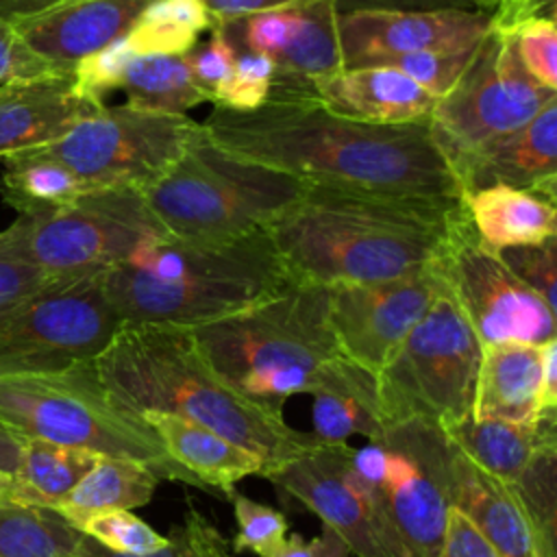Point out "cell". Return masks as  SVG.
Returning a JSON list of instances; mask_svg holds the SVG:
<instances>
[{
  "mask_svg": "<svg viewBox=\"0 0 557 557\" xmlns=\"http://www.w3.org/2000/svg\"><path fill=\"white\" fill-rule=\"evenodd\" d=\"M237 531L233 548L237 553L250 550L259 557H268L287 537V518L283 511L259 503L246 494H231Z\"/></svg>",
  "mask_w": 557,
  "mask_h": 557,
  "instance_id": "cell-36",
  "label": "cell"
},
{
  "mask_svg": "<svg viewBox=\"0 0 557 557\" xmlns=\"http://www.w3.org/2000/svg\"><path fill=\"white\" fill-rule=\"evenodd\" d=\"M542 346L522 342L483 346L470 416L507 422L535 420L542 413Z\"/></svg>",
  "mask_w": 557,
  "mask_h": 557,
  "instance_id": "cell-25",
  "label": "cell"
},
{
  "mask_svg": "<svg viewBox=\"0 0 557 557\" xmlns=\"http://www.w3.org/2000/svg\"><path fill=\"white\" fill-rule=\"evenodd\" d=\"M461 198L468 191L509 185L557 200V100L527 124L474 154L457 174Z\"/></svg>",
  "mask_w": 557,
  "mask_h": 557,
  "instance_id": "cell-21",
  "label": "cell"
},
{
  "mask_svg": "<svg viewBox=\"0 0 557 557\" xmlns=\"http://www.w3.org/2000/svg\"><path fill=\"white\" fill-rule=\"evenodd\" d=\"M268 557H352L350 550L329 531L318 537L305 540L302 535L294 533L285 537L276 550Z\"/></svg>",
  "mask_w": 557,
  "mask_h": 557,
  "instance_id": "cell-50",
  "label": "cell"
},
{
  "mask_svg": "<svg viewBox=\"0 0 557 557\" xmlns=\"http://www.w3.org/2000/svg\"><path fill=\"white\" fill-rule=\"evenodd\" d=\"M485 11H352L337 13L342 67L389 65L420 50L472 48L490 28Z\"/></svg>",
  "mask_w": 557,
  "mask_h": 557,
  "instance_id": "cell-18",
  "label": "cell"
},
{
  "mask_svg": "<svg viewBox=\"0 0 557 557\" xmlns=\"http://www.w3.org/2000/svg\"><path fill=\"white\" fill-rule=\"evenodd\" d=\"M274 81V65L261 52H237L233 70L218 89L213 104L233 111H250L265 102Z\"/></svg>",
  "mask_w": 557,
  "mask_h": 557,
  "instance_id": "cell-39",
  "label": "cell"
},
{
  "mask_svg": "<svg viewBox=\"0 0 557 557\" xmlns=\"http://www.w3.org/2000/svg\"><path fill=\"white\" fill-rule=\"evenodd\" d=\"M48 72H61L50 67L41 57H37L15 26L0 15V85L15 78H33Z\"/></svg>",
  "mask_w": 557,
  "mask_h": 557,
  "instance_id": "cell-45",
  "label": "cell"
},
{
  "mask_svg": "<svg viewBox=\"0 0 557 557\" xmlns=\"http://www.w3.org/2000/svg\"><path fill=\"white\" fill-rule=\"evenodd\" d=\"M348 442L318 444L263 476L313 511L352 557H400L385 542L352 476Z\"/></svg>",
  "mask_w": 557,
  "mask_h": 557,
  "instance_id": "cell-17",
  "label": "cell"
},
{
  "mask_svg": "<svg viewBox=\"0 0 557 557\" xmlns=\"http://www.w3.org/2000/svg\"><path fill=\"white\" fill-rule=\"evenodd\" d=\"M0 503H15V481L0 472Z\"/></svg>",
  "mask_w": 557,
  "mask_h": 557,
  "instance_id": "cell-56",
  "label": "cell"
},
{
  "mask_svg": "<svg viewBox=\"0 0 557 557\" xmlns=\"http://www.w3.org/2000/svg\"><path fill=\"white\" fill-rule=\"evenodd\" d=\"M24 440L26 437H22L20 433H15L13 429L0 422V472L2 474H9V476L15 474L20 466Z\"/></svg>",
  "mask_w": 557,
  "mask_h": 557,
  "instance_id": "cell-54",
  "label": "cell"
},
{
  "mask_svg": "<svg viewBox=\"0 0 557 557\" xmlns=\"http://www.w3.org/2000/svg\"><path fill=\"white\" fill-rule=\"evenodd\" d=\"M333 0H305L285 9L220 24L235 52H261L274 65L268 96H311V85L342 70Z\"/></svg>",
  "mask_w": 557,
  "mask_h": 557,
  "instance_id": "cell-16",
  "label": "cell"
},
{
  "mask_svg": "<svg viewBox=\"0 0 557 557\" xmlns=\"http://www.w3.org/2000/svg\"><path fill=\"white\" fill-rule=\"evenodd\" d=\"M505 485L527 516L537 557H557V446L544 448Z\"/></svg>",
  "mask_w": 557,
  "mask_h": 557,
  "instance_id": "cell-34",
  "label": "cell"
},
{
  "mask_svg": "<svg viewBox=\"0 0 557 557\" xmlns=\"http://www.w3.org/2000/svg\"><path fill=\"white\" fill-rule=\"evenodd\" d=\"M152 0H63L15 22L26 46L50 67L72 72L78 61L124 37Z\"/></svg>",
  "mask_w": 557,
  "mask_h": 557,
  "instance_id": "cell-20",
  "label": "cell"
},
{
  "mask_svg": "<svg viewBox=\"0 0 557 557\" xmlns=\"http://www.w3.org/2000/svg\"><path fill=\"white\" fill-rule=\"evenodd\" d=\"M535 15L555 17V0H498L490 24L500 30H509L520 20Z\"/></svg>",
  "mask_w": 557,
  "mask_h": 557,
  "instance_id": "cell-52",
  "label": "cell"
},
{
  "mask_svg": "<svg viewBox=\"0 0 557 557\" xmlns=\"http://www.w3.org/2000/svg\"><path fill=\"white\" fill-rule=\"evenodd\" d=\"M198 128L200 122L189 115L102 104L61 139L37 150L70 170L87 191H141L181 157Z\"/></svg>",
  "mask_w": 557,
  "mask_h": 557,
  "instance_id": "cell-12",
  "label": "cell"
},
{
  "mask_svg": "<svg viewBox=\"0 0 557 557\" xmlns=\"http://www.w3.org/2000/svg\"><path fill=\"white\" fill-rule=\"evenodd\" d=\"M498 0H333L335 13L352 11H485Z\"/></svg>",
  "mask_w": 557,
  "mask_h": 557,
  "instance_id": "cell-46",
  "label": "cell"
},
{
  "mask_svg": "<svg viewBox=\"0 0 557 557\" xmlns=\"http://www.w3.org/2000/svg\"><path fill=\"white\" fill-rule=\"evenodd\" d=\"M78 531L100 546L122 555H148L165 546V535L131 511H109L89 518Z\"/></svg>",
  "mask_w": 557,
  "mask_h": 557,
  "instance_id": "cell-38",
  "label": "cell"
},
{
  "mask_svg": "<svg viewBox=\"0 0 557 557\" xmlns=\"http://www.w3.org/2000/svg\"><path fill=\"white\" fill-rule=\"evenodd\" d=\"M481 352L479 337L442 283L422 318L376 374L383 426L409 420L446 426L470 416Z\"/></svg>",
  "mask_w": 557,
  "mask_h": 557,
  "instance_id": "cell-9",
  "label": "cell"
},
{
  "mask_svg": "<svg viewBox=\"0 0 557 557\" xmlns=\"http://www.w3.org/2000/svg\"><path fill=\"white\" fill-rule=\"evenodd\" d=\"M476 46L455 50H420L392 61L389 65L407 74L433 98H442L463 74Z\"/></svg>",
  "mask_w": 557,
  "mask_h": 557,
  "instance_id": "cell-40",
  "label": "cell"
},
{
  "mask_svg": "<svg viewBox=\"0 0 557 557\" xmlns=\"http://www.w3.org/2000/svg\"><path fill=\"white\" fill-rule=\"evenodd\" d=\"M189 333L231 387L278 407L294 394H313L342 357L329 320V287L302 281Z\"/></svg>",
  "mask_w": 557,
  "mask_h": 557,
  "instance_id": "cell-5",
  "label": "cell"
},
{
  "mask_svg": "<svg viewBox=\"0 0 557 557\" xmlns=\"http://www.w3.org/2000/svg\"><path fill=\"white\" fill-rule=\"evenodd\" d=\"M453 446V444H450ZM453 507L492 544L498 557H537L531 527L511 490L453 446Z\"/></svg>",
  "mask_w": 557,
  "mask_h": 557,
  "instance_id": "cell-23",
  "label": "cell"
},
{
  "mask_svg": "<svg viewBox=\"0 0 557 557\" xmlns=\"http://www.w3.org/2000/svg\"><path fill=\"white\" fill-rule=\"evenodd\" d=\"M433 265L481 346L555 339V309L479 242L468 215L453 228Z\"/></svg>",
  "mask_w": 557,
  "mask_h": 557,
  "instance_id": "cell-13",
  "label": "cell"
},
{
  "mask_svg": "<svg viewBox=\"0 0 557 557\" xmlns=\"http://www.w3.org/2000/svg\"><path fill=\"white\" fill-rule=\"evenodd\" d=\"M85 191L70 170L37 148L4 159L0 194L17 215L61 207Z\"/></svg>",
  "mask_w": 557,
  "mask_h": 557,
  "instance_id": "cell-31",
  "label": "cell"
},
{
  "mask_svg": "<svg viewBox=\"0 0 557 557\" xmlns=\"http://www.w3.org/2000/svg\"><path fill=\"white\" fill-rule=\"evenodd\" d=\"M311 396V433L320 444L346 442L350 435L376 442L383 435L376 374L348 357L342 355L329 366Z\"/></svg>",
  "mask_w": 557,
  "mask_h": 557,
  "instance_id": "cell-27",
  "label": "cell"
},
{
  "mask_svg": "<svg viewBox=\"0 0 557 557\" xmlns=\"http://www.w3.org/2000/svg\"><path fill=\"white\" fill-rule=\"evenodd\" d=\"M463 218L453 196L307 183L263 231L294 281L333 287L431 265Z\"/></svg>",
  "mask_w": 557,
  "mask_h": 557,
  "instance_id": "cell-2",
  "label": "cell"
},
{
  "mask_svg": "<svg viewBox=\"0 0 557 557\" xmlns=\"http://www.w3.org/2000/svg\"><path fill=\"white\" fill-rule=\"evenodd\" d=\"M292 281L263 228L222 242L150 237L102 272L122 324L178 329L231 315Z\"/></svg>",
  "mask_w": 557,
  "mask_h": 557,
  "instance_id": "cell-4",
  "label": "cell"
},
{
  "mask_svg": "<svg viewBox=\"0 0 557 557\" xmlns=\"http://www.w3.org/2000/svg\"><path fill=\"white\" fill-rule=\"evenodd\" d=\"M48 281L35 268L0 255V315L37 294Z\"/></svg>",
  "mask_w": 557,
  "mask_h": 557,
  "instance_id": "cell-47",
  "label": "cell"
},
{
  "mask_svg": "<svg viewBox=\"0 0 557 557\" xmlns=\"http://www.w3.org/2000/svg\"><path fill=\"white\" fill-rule=\"evenodd\" d=\"M135 54L126 44V35L107 44L78 61L72 70L76 87L91 100L104 102V96L120 87L122 74Z\"/></svg>",
  "mask_w": 557,
  "mask_h": 557,
  "instance_id": "cell-42",
  "label": "cell"
},
{
  "mask_svg": "<svg viewBox=\"0 0 557 557\" xmlns=\"http://www.w3.org/2000/svg\"><path fill=\"white\" fill-rule=\"evenodd\" d=\"M498 257L527 287H531L550 309H555L557 237L542 244L505 248L498 252Z\"/></svg>",
  "mask_w": 557,
  "mask_h": 557,
  "instance_id": "cell-41",
  "label": "cell"
},
{
  "mask_svg": "<svg viewBox=\"0 0 557 557\" xmlns=\"http://www.w3.org/2000/svg\"><path fill=\"white\" fill-rule=\"evenodd\" d=\"M496 28V26H494ZM516 54L527 70V74L557 91V26L555 17H527L513 24L509 30Z\"/></svg>",
  "mask_w": 557,
  "mask_h": 557,
  "instance_id": "cell-37",
  "label": "cell"
},
{
  "mask_svg": "<svg viewBox=\"0 0 557 557\" xmlns=\"http://www.w3.org/2000/svg\"><path fill=\"white\" fill-rule=\"evenodd\" d=\"M461 200L479 242L494 252L557 237L555 202L540 194L490 185L468 191Z\"/></svg>",
  "mask_w": 557,
  "mask_h": 557,
  "instance_id": "cell-28",
  "label": "cell"
},
{
  "mask_svg": "<svg viewBox=\"0 0 557 557\" xmlns=\"http://www.w3.org/2000/svg\"><path fill=\"white\" fill-rule=\"evenodd\" d=\"M96 374L122 405L194 420L255 453L270 472L315 448L313 433L289 426L283 407L231 387L202 357L189 329L122 324L94 359Z\"/></svg>",
  "mask_w": 557,
  "mask_h": 557,
  "instance_id": "cell-3",
  "label": "cell"
},
{
  "mask_svg": "<svg viewBox=\"0 0 557 557\" xmlns=\"http://www.w3.org/2000/svg\"><path fill=\"white\" fill-rule=\"evenodd\" d=\"M224 150L305 183L461 198L429 124H368L311 96H268L250 111L213 104L200 124Z\"/></svg>",
  "mask_w": 557,
  "mask_h": 557,
  "instance_id": "cell-1",
  "label": "cell"
},
{
  "mask_svg": "<svg viewBox=\"0 0 557 557\" xmlns=\"http://www.w3.org/2000/svg\"><path fill=\"white\" fill-rule=\"evenodd\" d=\"M298 2H305V0H202V4L207 7L213 20V28L239 17L285 9Z\"/></svg>",
  "mask_w": 557,
  "mask_h": 557,
  "instance_id": "cell-51",
  "label": "cell"
},
{
  "mask_svg": "<svg viewBox=\"0 0 557 557\" xmlns=\"http://www.w3.org/2000/svg\"><path fill=\"white\" fill-rule=\"evenodd\" d=\"M196 41V30L144 13L126 33V44L135 57H183Z\"/></svg>",
  "mask_w": 557,
  "mask_h": 557,
  "instance_id": "cell-44",
  "label": "cell"
},
{
  "mask_svg": "<svg viewBox=\"0 0 557 557\" xmlns=\"http://www.w3.org/2000/svg\"><path fill=\"white\" fill-rule=\"evenodd\" d=\"M98 459L91 450L26 437L13 474L15 503L54 509Z\"/></svg>",
  "mask_w": 557,
  "mask_h": 557,
  "instance_id": "cell-30",
  "label": "cell"
},
{
  "mask_svg": "<svg viewBox=\"0 0 557 557\" xmlns=\"http://www.w3.org/2000/svg\"><path fill=\"white\" fill-rule=\"evenodd\" d=\"M81 540L57 509L0 503V557H76Z\"/></svg>",
  "mask_w": 557,
  "mask_h": 557,
  "instance_id": "cell-33",
  "label": "cell"
},
{
  "mask_svg": "<svg viewBox=\"0 0 557 557\" xmlns=\"http://www.w3.org/2000/svg\"><path fill=\"white\" fill-rule=\"evenodd\" d=\"M117 89L126 94L124 104L157 113L187 115L185 111L209 102L181 57H133Z\"/></svg>",
  "mask_w": 557,
  "mask_h": 557,
  "instance_id": "cell-32",
  "label": "cell"
},
{
  "mask_svg": "<svg viewBox=\"0 0 557 557\" xmlns=\"http://www.w3.org/2000/svg\"><path fill=\"white\" fill-rule=\"evenodd\" d=\"M170 235L137 189H91L0 231V255L48 278L100 274L124 261L141 242Z\"/></svg>",
  "mask_w": 557,
  "mask_h": 557,
  "instance_id": "cell-8",
  "label": "cell"
},
{
  "mask_svg": "<svg viewBox=\"0 0 557 557\" xmlns=\"http://www.w3.org/2000/svg\"><path fill=\"white\" fill-rule=\"evenodd\" d=\"M542 413L557 411V337L542 346Z\"/></svg>",
  "mask_w": 557,
  "mask_h": 557,
  "instance_id": "cell-53",
  "label": "cell"
},
{
  "mask_svg": "<svg viewBox=\"0 0 557 557\" xmlns=\"http://www.w3.org/2000/svg\"><path fill=\"white\" fill-rule=\"evenodd\" d=\"M122 326L100 274L48 281L0 315V376L94 361Z\"/></svg>",
  "mask_w": 557,
  "mask_h": 557,
  "instance_id": "cell-11",
  "label": "cell"
},
{
  "mask_svg": "<svg viewBox=\"0 0 557 557\" xmlns=\"http://www.w3.org/2000/svg\"><path fill=\"white\" fill-rule=\"evenodd\" d=\"M442 429L463 457L503 483L516 481L544 448L557 446V411L531 422L466 416Z\"/></svg>",
  "mask_w": 557,
  "mask_h": 557,
  "instance_id": "cell-24",
  "label": "cell"
},
{
  "mask_svg": "<svg viewBox=\"0 0 557 557\" xmlns=\"http://www.w3.org/2000/svg\"><path fill=\"white\" fill-rule=\"evenodd\" d=\"M76 557H233L224 535L198 509L187 507L183 520L165 533V546L148 555L113 553L83 533Z\"/></svg>",
  "mask_w": 557,
  "mask_h": 557,
  "instance_id": "cell-35",
  "label": "cell"
},
{
  "mask_svg": "<svg viewBox=\"0 0 557 557\" xmlns=\"http://www.w3.org/2000/svg\"><path fill=\"white\" fill-rule=\"evenodd\" d=\"M440 285L442 278L431 263L389 281L329 287V320L339 352L379 374Z\"/></svg>",
  "mask_w": 557,
  "mask_h": 557,
  "instance_id": "cell-15",
  "label": "cell"
},
{
  "mask_svg": "<svg viewBox=\"0 0 557 557\" xmlns=\"http://www.w3.org/2000/svg\"><path fill=\"white\" fill-rule=\"evenodd\" d=\"M311 98L329 111L368 124L429 122L437 102L392 65L342 67L311 85Z\"/></svg>",
  "mask_w": 557,
  "mask_h": 557,
  "instance_id": "cell-22",
  "label": "cell"
},
{
  "mask_svg": "<svg viewBox=\"0 0 557 557\" xmlns=\"http://www.w3.org/2000/svg\"><path fill=\"white\" fill-rule=\"evenodd\" d=\"M104 102L87 98L72 72H48L0 85V159L48 146Z\"/></svg>",
  "mask_w": 557,
  "mask_h": 557,
  "instance_id": "cell-19",
  "label": "cell"
},
{
  "mask_svg": "<svg viewBox=\"0 0 557 557\" xmlns=\"http://www.w3.org/2000/svg\"><path fill=\"white\" fill-rule=\"evenodd\" d=\"M553 100L557 91L527 74L511 35L490 24L459 81L437 98L426 124L457 181L474 154L527 124Z\"/></svg>",
  "mask_w": 557,
  "mask_h": 557,
  "instance_id": "cell-10",
  "label": "cell"
},
{
  "mask_svg": "<svg viewBox=\"0 0 557 557\" xmlns=\"http://www.w3.org/2000/svg\"><path fill=\"white\" fill-rule=\"evenodd\" d=\"M437 557H498V553L479 533V529L453 507Z\"/></svg>",
  "mask_w": 557,
  "mask_h": 557,
  "instance_id": "cell-48",
  "label": "cell"
},
{
  "mask_svg": "<svg viewBox=\"0 0 557 557\" xmlns=\"http://www.w3.org/2000/svg\"><path fill=\"white\" fill-rule=\"evenodd\" d=\"M235 57L237 52L224 33L220 28H211L209 37L205 41H196L181 59L187 65L194 85L207 94L209 102L213 104L218 89L224 85L233 70Z\"/></svg>",
  "mask_w": 557,
  "mask_h": 557,
  "instance_id": "cell-43",
  "label": "cell"
},
{
  "mask_svg": "<svg viewBox=\"0 0 557 557\" xmlns=\"http://www.w3.org/2000/svg\"><path fill=\"white\" fill-rule=\"evenodd\" d=\"M144 15L176 22L196 30L198 35L213 28V20L202 0H152L144 9Z\"/></svg>",
  "mask_w": 557,
  "mask_h": 557,
  "instance_id": "cell-49",
  "label": "cell"
},
{
  "mask_svg": "<svg viewBox=\"0 0 557 557\" xmlns=\"http://www.w3.org/2000/svg\"><path fill=\"white\" fill-rule=\"evenodd\" d=\"M381 446V483L398 537L409 557H437L453 509V446L429 420L387 426Z\"/></svg>",
  "mask_w": 557,
  "mask_h": 557,
  "instance_id": "cell-14",
  "label": "cell"
},
{
  "mask_svg": "<svg viewBox=\"0 0 557 557\" xmlns=\"http://www.w3.org/2000/svg\"><path fill=\"white\" fill-rule=\"evenodd\" d=\"M0 422L22 437L141 461L161 481H181L202 490L168 455L148 420L107 392L94 361L54 372L0 376Z\"/></svg>",
  "mask_w": 557,
  "mask_h": 557,
  "instance_id": "cell-6",
  "label": "cell"
},
{
  "mask_svg": "<svg viewBox=\"0 0 557 557\" xmlns=\"http://www.w3.org/2000/svg\"><path fill=\"white\" fill-rule=\"evenodd\" d=\"M305 185L224 150L200 126L181 157L139 194L172 237L222 242L261 231Z\"/></svg>",
  "mask_w": 557,
  "mask_h": 557,
  "instance_id": "cell-7",
  "label": "cell"
},
{
  "mask_svg": "<svg viewBox=\"0 0 557 557\" xmlns=\"http://www.w3.org/2000/svg\"><path fill=\"white\" fill-rule=\"evenodd\" d=\"M159 481V474L141 461L100 457L54 509L81 529L94 516L148 505Z\"/></svg>",
  "mask_w": 557,
  "mask_h": 557,
  "instance_id": "cell-29",
  "label": "cell"
},
{
  "mask_svg": "<svg viewBox=\"0 0 557 557\" xmlns=\"http://www.w3.org/2000/svg\"><path fill=\"white\" fill-rule=\"evenodd\" d=\"M61 2L63 0H0V15L11 24H15L20 20L39 15Z\"/></svg>",
  "mask_w": 557,
  "mask_h": 557,
  "instance_id": "cell-55",
  "label": "cell"
},
{
  "mask_svg": "<svg viewBox=\"0 0 557 557\" xmlns=\"http://www.w3.org/2000/svg\"><path fill=\"white\" fill-rule=\"evenodd\" d=\"M168 455L183 466L209 492L233 494L235 483L246 476H261L263 461L239 444L215 431L172 413L144 411Z\"/></svg>",
  "mask_w": 557,
  "mask_h": 557,
  "instance_id": "cell-26",
  "label": "cell"
}]
</instances>
